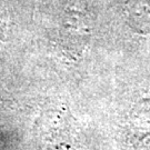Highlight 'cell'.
Returning a JSON list of instances; mask_svg holds the SVG:
<instances>
[{
	"label": "cell",
	"mask_w": 150,
	"mask_h": 150,
	"mask_svg": "<svg viewBox=\"0 0 150 150\" xmlns=\"http://www.w3.org/2000/svg\"><path fill=\"white\" fill-rule=\"evenodd\" d=\"M7 16H6V10L4 8V6L0 2V33H2L4 30L7 27Z\"/></svg>",
	"instance_id": "6da1fadb"
}]
</instances>
